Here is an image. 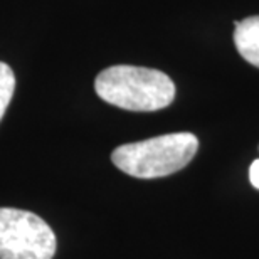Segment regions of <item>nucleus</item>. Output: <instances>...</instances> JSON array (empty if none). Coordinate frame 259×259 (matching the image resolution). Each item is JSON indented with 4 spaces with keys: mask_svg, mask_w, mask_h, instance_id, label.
Here are the masks:
<instances>
[{
    "mask_svg": "<svg viewBox=\"0 0 259 259\" xmlns=\"http://www.w3.org/2000/svg\"><path fill=\"white\" fill-rule=\"evenodd\" d=\"M96 95L128 111H158L175 98V84L162 71L138 66H111L96 76Z\"/></svg>",
    "mask_w": 259,
    "mask_h": 259,
    "instance_id": "1",
    "label": "nucleus"
},
{
    "mask_svg": "<svg viewBox=\"0 0 259 259\" xmlns=\"http://www.w3.org/2000/svg\"><path fill=\"white\" fill-rule=\"evenodd\" d=\"M15 90V76L12 67L0 61V121L12 101Z\"/></svg>",
    "mask_w": 259,
    "mask_h": 259,
    "instance_id": "5",
    "label": "nucleus"
},
{
    "mask_svg": "<svg viewBox=\"0 0 259 259\" xmlns=\"http://www.w3.org/2000/svg\"><path fill=\"white\" fill-rule=\"evenodd\" d=\"M249 180L252 184V187L259 189V160H254L249 168Z\"/></svg>",
    "mask_w": 259,
    "mask_h": 259,
    "instance_id": "6",
    "label": "nucleus"
},
{
    "mask_svg": "<svg viewBox=\"0 0 259 259\" xmlns=\"http://www.w3.org/2000/svg\"><path fill=\"white\" fill-rule=\"evenodd\" d=\"M199 140L192 133H168L162 137L126 143L115 148L111 162L132 177L158 179L167 177L179 170L195 157Z\"/></svg>",
    "mask_w": 259,
    "mask_h": 259,
    "instance_id": "2",
    "label": "nucleus"
},
{
    "mask_svg": "<svg viewBox=\"0 0 259 259\" xmlns=\"http://www.w3.org/2000/svg\"><path fill=\"white\" fill-rule=\"evenodd\" d=\"M234 44L237 53L247 63L259 67V15L234 22Z\"/></svg>",
    "mask_w": 259,
    "mask_h": 259,
    "instance_id": "4",
    "label": "nucleus"
},
{
    "mask_svg": "<svg viewBox=\"0 0 259 259\" xmlns=\"http://www.w3.org/2000/svg\"><path fill=\"white\" fill-rule=\"evenodd\" d=\"M56 234L34 212L0 207V259H53Z\"/></svg>",
    "mask_w": 259,
    "mask_h": 259,
    "instance_id": "3",
    "label": "nucleus"
}]
</instances>
